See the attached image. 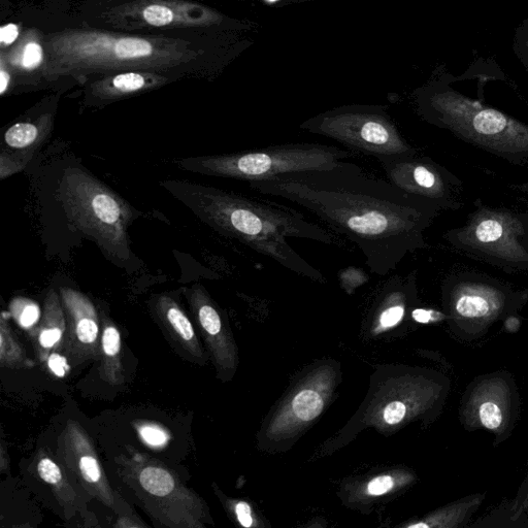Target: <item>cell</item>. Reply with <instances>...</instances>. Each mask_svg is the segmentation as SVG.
<instances>
[{
  "instance_id": "obj_1",
  "label": "cell",
  "mask_w": 528,
  "mask_h": 528,
  "mask_svg": "<svg viewBox=\"0 0 528 528\" xmlns=\"http://www.w3.org/2000/svg\"><path fill=\"white\" fill-rule=\"evenodd\" d=\"M251 189L303 207L354 243L373 274L384 277L427 248L425 230L439 206L342 161L323 171L250 182Z\"/></svg>"
},
{
  "instance_id": "obj_2",
  "label": "cell",
  "mask_w": 528,
  "mask_h": 528,
  "mask_svg": "<svg viewBox=\"0 0 528 528\" xmlns=\"http://www.w3.org/2000/svg\"><path fill=\"white\" fill-rule=\"evenodd\" d=\"M160 185L221 236L241 242L292 273L325 282L321 272L286 241L287 238H297L336 244L328 231L307 220L302 213L209 185L176 180L164 181Z\"/></svg>"
},
{
  "instance_id": "obj_3",
  "label": "cell",
  "mask_w": 528,
  "mask_h": 528,
  "mask_svg": "<svg viewBox=\"0 0 528 528\" xmlns=\"http://www.w3.org/2000/svg\"><path fill=\"white\" fill-rule=\"evenodd\" d=\"M66 216L106 256L124 267L132 260L128 228L141 213L86 169L64 172L58 188Z\"/></svg>"
},
{
  "instance_id": "obj_4",
  "label": "cell",
  "mask_w": 528,
  "mask_h": 528,
  "mask_svg": "<svg viewBox=\"0 0 528 528\" xmlns=\"http://www.w3.org/2000/svg\"><path fill=\"white\" fill-rule=\"evenodd\" d=\"M353 154L338 147L296 143L248 151L189 157L175 161L178 168L209 177L256 182L337 167Z\"/></svg>"
},
{
  "instance_id": "obj_5",
  "label": "cell",
  "mask_w": 528,
  "mask_h": 528,
  "mask_svg": "<svg viewBox=\"0 0 528 528\" xmlns=\"http://www.w3.org/2000/svg\"><path fill=\"white\" fill-rule=\"evenodd\" d=\"M119 476L147 514L161 526L200 528L207 521L204 501L161 461L144 454L119 456Z\"/></svg>"
},
{
  "instance_id": "obj_6",
  "label": "cell",
  "mask_w": 528,
  "mask_h": 528,
  "mask_svg": "<svg viewBox=\"0 0 528 528\" xmlns=\"http://www.w3.org/2000/svg\"><path fill=\"white\" fill-rule=\"evenodd\" d=\"M427 120L513 162L528 159V126L464 96L441 99Z\"/></svg>"
},
{
  "instance_id": "obj_7",
  "label": "cell",
  "mask_w": 528,
  "mask_h": 528,
  "mask_svg": "<svg viewBox=\"0 0 528 528\" xmlns=\"http://www.w3.org/2000/svg\"><path fill=\"white\" fill-rule=\"evenodd\" d=\"M456 248L503 268L528 270V212L477 210L445 237Z\"/></svg>"
},
{
  "instance_id": "obj_8",
  "label": "cell",
  "mask_w": 528,
  "mask_h": 528,
  "mask_svg": "<svg viewBox=\"0 0 528 528\" xmlns=\"http://www.w3.org/2000/svg\"><path fill=\"white\" fill-rule=\"evenodd\" d=\"M302 128L377 160L417 154L393 122L379 112L329 113L307 121Z\"/></svg>"
},
{
  "instance_id": "obj_9",
  "label": "cell",
  "mask_w": 528,
  "mask_h": 528,
  "mask_svg": "<svg viewBox=\"0 0 528 528\" xmlns=\"http://www.w3.org/2000/svg\"><path fill=\"white\" fill-rule=\"evenodd\" d=\"M388 181L403 191L423 198L442 210L459 208L454 193L457 180L427 157L404 156L378 159Z\"/></svg>"
},
{
  "instance_id": "obj_10",
  "label": "cell",
  "mask_w": 528,
  "mask_h": 528,
  "mask_svg": "<svg viewBox=\"0 0 528 528\" xmlns=\"http://www.w3.org/2000/svg\"><path fill=\"white\" fill-rule=\"evenodd\" d=\"M61 467L73 476L91 498L114 509L116 493L103 469L92 439L81 424L70 419L58 440Z\"/></svg>"
},
{
  "instance_id": "obj_11",
  "label": "cell",
  "mask_w": 528,
  "mask_h": 528,
  "mask_svg": "<svg viewBox=\"0 0 528 528\" xmlns=\"http://www.w3.org/2000/svg\"><path fill=\"white\" fill-rule=\"evenodd\" d=\"M59 294L68 323L63 353L76 365L98 359L102 330L95 306L88 296L73 288L61 287Z\"/></svg>"
},
{
  "instance_id": "obj_12",
  "label": "cell",
  "mask_w": 528,
  "mask_h": 528,
  "mask_svg": "<svg viewBox=\"0 0 528 528\" xmlns=\"http://www.w3.org/2000/svg\"><path fill=\"white\" fill-rule=\"evenodd\" d=\"M53 124V116L45 114L18 121L6 130L0 146V179L6 180L25 170L50 138Z\"/></svg>"
},
{
  "instance_id": "obj_13",
  "label": "cell",
  "mask_w": 528,
  "mask_h": 528,
  "mask_svg": "<svg viewBox=\"0 0 528 528\" xmlns=\"http://www.w3.org/2000/svg\"><path fill=\"white\" fill-rule=\"evenodd\" d=\"M150 309L165 336L191 361H202L204 350L194 326L178 302L169 294H158L150 302Z\"/></svg>"
},
{
  "instance_id": "obj_14",
  "label": "cell",
  "mask_w": 528,
  "mask_h": 528,
  "mask_svg": "<svg viewBox=\"0 0 528 528\" xmlns=\"http://www.w3.org/2000/svg\"><path fill=\"white\" fill-rule=\"evenodd\" d=\"M185 296L198 327L220 366H227L229 348L224 339L223 321L208 291L202 284L185 289Z\"/></svg>"
},
{
  "instance_id": "obj_15",
  "label": "cell",
  "mask_w": 528,
  "mask_h": 528,
  "mask_svg": "<svg viewBox=\"0 0 528 528\" xmlns=\"http://www.w3.org/2000/svg\"><path fill=\"white\" fill-rule=\"evenodd\" d=\"M89 38L91 39L90 36ZM83 39L87 41L85 38ZM91 40L101 46L99 50L71 45L69 50L72 51L70 52L75 53L76 57H82L80 58L81 60L92 62L105 60L110 62L141 61L153 57L155 52L153 45L149 41L140 38L99 39V37H96Z\"/></svg>"
},
{
  "instance_id": "obj_16",
  "label": "cell",
  "mask_w": 528,
  "mask_h": 528,
  "mask_svg": "<svg viewBox=\"0 0 528 528\" xmlns=\"http://www.w3.org/2000/svg\"><path fill=\"white\" fill-rule=\"evenodd\" d=\"M66 327V316L60 294L50 290L46 296L43 314L38 326L30 334L42 363L55 350H62Z\"/></svg>"
},
{
  "instance_id": "obj_17",
  "label": "cell",
  "mask_w": 528,
  "mask_h": 528,
  "mask_svg": "<svg viewBox=\"0 0 528 528\" xmlns=\"http://www.w3.org/2000/svg\"><path fill=\"white\" fill-rule=\"evenodd\" d=\"M504 297L497 286L465 280L455 286L454 309L464 318H485L502 308Z\"/></svg>"
},
{
  "instance_id": "obj_18",
  "label": "cell",
  "mask_w": 528,
  "mask_h": 528,
  "mask_svg": "<svg viewBox=\"0 0 528 528\" xmlns=\"http://www.w3.org/2000/svg\"><path fill=\"white\" fill-rule=\"evenodd\" d=\"M101 368L99 374L111 386L124 382L121 358V336L118 327L106 314L102 315Z\"/></svg>"
},
{
  "instance_id": "obj_19",
  "label": "cell",
  "mask_w": 528,
  "mask_h": 528,
  "mask_svg": "<svg viewBox=\"0 0 528 528\" xmlns=\"http://www.w3.org/2000/svg\"><path fill=\"white\" fill-rule=\"evenodd\" d=\"M62 469L61 465L59 466L51 457L44 453L39 455L37 472L51 487L57 501L66 510L75 506L77 494Z\"/></svg>"
},
{
  "instance_id": "obj_20",
  "label": "cell",
  "mask_w": 528,
  "mask_h": 528,
  "mask_svg": "<svg viewBox=\"0 0 528 528\" xmlns=\"http://www.w3.org/2000/svg\"><path fill=\"white\" fill-rule=\"evenodd\" d=\"M0 363H2L3 368L7 369H21L31 366L26 351L13 334L5 313L0 320Z\"/></svg>"
},
{
  "instance_id": "obj_21",
  "label": "cell",
  "mask_w": 528,
  "mask_h": 528,
  "mask_svg": "<svg viewBox=\"0 0 528 528\" xmlns=\"http://www.w3.org/2000/svg\"><path fill=\"white\" fill-rule=\"evenodd\" d=\"M42 314L40 306L26 297H16L10 304V315L28 333L38 326Z\"/></svg>"
},
{
  "instance_id": "obj_22",
  "label": "cell",
  "mask_w": 528,
  "mask_h": 528,
  "mask_svg": "<svg viewBox=\"0 0 528 528\" xmlns=\"http://www.w3.org/2000/svg\"><path fill=\"white\" fill-rule=\"evenodd\" d=\"M149 86L146 78L138 73H127L116 76L109 86L99 90L106 97L128 95L144 90Z\"/></svg>"
},
{
  "instance_id": "obj_23",
  "label": "cell",
  "mask_w": 528,
  "mask_h": 528,
  "mask_svg": "<svg viewBox=\"0 0 528 528\" xmlns=\"http://www.w3.org/2000/svg\"><path fill=\"white\" fill-rule=\"evenodd\" d=\"M324 407L321 395L314 390L305 389L295 396L292 409L297 418L312 421L317 418Z\"/></svg>"
},
{
  "instance_id": "obj_24",
  "label": "cell",
  "mask_w": 528,
  "mask_h": 528,
  "mask_svg": "<svg viewBox=\"0 0 528 528\" xmlns=\"http://www.w3.org/2000/svg\"><path fill=\"white\" fill-rule=\"evenodd\" d=\"M136 428L141 440L152 448H161L169 443L171 435L159 424L153 422H139Z\"/></svg>"
},
{
  "instance_id": "obj_25",
  "label": "cell",
  "mask_w": 528,
  "mask_h": 528,
  "mask_svg": "<svg viewBox=\"0 0 528 528\" xmlns=\"http://www.w3.org/2000/svg\"><path fill=\"white\" fill-rule=\"evenodd\" d=\"M479 417L482 425L491 431L499 429L503 423V412L498 403L484 402L479 408Z\"/></svg>"
},
{
  "instance_id": "obj_26",
  "label": "cell",
  "mask_w": 528,
  "mask_h": 528,
  "mask_svg": "<svg viewBox=\"0 0 528 528\" xmlns=\"http://www.w3.org/2000/svg\"><path fill=\"white\" fill-rule=\"evenodd\" d=\"M143 18L149 25L162 27L173 23L175 14L169 7L155 4L145 8Z\"/></svg>"
},
{
  "instance_id": "obj_27",
  "label": "cell",
  "mask_w": 528,
  "mask_h": 528,
  "mask_svg": "<svg viewBox=\"0 0 528 528\" xmlns=\"http://www.w3.org/2000/svg\"><path fill=\"white\" fill-rule=\"evenodd\" d=\"M46 363L50 373L57 378H64L71 370L69 358L57 352H52Z\"/></svg>"
},
{
  "instance_id": "obj_28",
  "label": "cell",
  "mask_w": 528,
  "mask_h": 528,
  "mask_svg": "<svg viewBox=\"0 0 528 528\" xmlns=\"http://www.w3.org/2000/svg\"><path fill=\"white\" fill-rule=\"evenodd\" d=\"M43 61V48L37 43H29L25 46L22 64L26 70L37 69Z\"/></svg>"
},
{
  "instance_id": "obj_29",
  "label": "cell",
  "mask_w": 528,
  "mask_h": 528,
  "mask_svg": "<svg viewBox=\"0 0 528 528\" xmlns=\"http://www.w3.org/2000/svg\"><path fill=\"white\" fill-rule=\"evenodd\" d=\"M407 409L403 403L394 402L389 404L384 410V419L388 424H398L406 416Z\"/></svg>"
},
{
  "instance_id": "obj_30",
  "label": "cell",
  "mask_w": 528,
  "mask_h": 528,
  "mask_svg": "<svg viewBox=\"0 0 528 528\" xmlns=\"http://www.w3.org/2000/svg\"><path fill=\"white\" fill-rule=\"evenodd\" d=\"M393 479L389 476H382L373 479L368 485V492L371 495H382L393 487Z\"/></svg>"
},
{
  "instance_id": "obj_31",
  "label": "cell",
  "mask_w": 528,
  "mask_h": 528,
  "mask_svg": "<svg viewBox=\"0 0 528 528\" xmlns=\"http://www.w3.org/2000/svg\"><path fill=\"white\" fill-rule=\"evenodd\" d=\"M19 37V30L15 24H7L0 29V42L4 46L12 45Z\"/></svg>"
},
{
  "instance_id": "obj_32",
  "label": "cell",
  "mask_w": 528,
  "mask_h": 528,
  "mask_svg": "<svg viewBox=\"0 0 528 528\" xmlns=\"http://www.w3.org/2000/svg\"><path fill=\"white\" fill-rule=\"evenodd\" d=\"M236 514L239 522L244 527H250L253 524V518L251 517V508L247 503L241 502L236 506Z\"/></svg>"
},
{
  "instance_id": "obj_33",
  "label": "cell",
  "mask_w": 528,
  "mask_h": 528,
  "mask_svg": "<svg viewBox=\"0 0 528 528\" xmlns=\"http://www.w3.org/2000/svg\"><path fill=\"white\" fill-rule=\"evenodd\" d=\"M414 320L419 323H429L432 321H437L443 318V315L439 312L432 310L417 309L412 314Z\"/></svg>"
},
{
  "instance_id": "obj_34",
  "label": "cell",
  "mask_w": 528,
  "mask_h": 528,
  "mask_svg": "<svg viewBox=\"0 0 528 528\" xmlns=\"http://www.w3.org/2000/svg\"><path fill=\"white\" fill-rule=\"evenodd\" d=\"M10 80V75L5 70H2L0 72V94L4 95L6 93L10 85Z\"/></svg>"
},
{
  "instance_id": "obj_35",
  "label": "cell",
  "mask_w": 528,
  "mask_h": 528,
  "mask_svg": "<svg viewBox=\"0 0 528 528\" xmlns=\"http://www.w3.org/2000/svg\"><path fill=\"white\" fill-rule=\"evenodd\" d=\"M6 447H5V444L3 443L2 444V451H0V456H2V459H0V462H2V471L3 472H6V470L8 469V467L6 466V464H8V460L6 459Z\"/></svg>"
},
{
  "instance_id": "obj_36",
  "label": "cell",
  "mask_w": 528,
  "mask_h": 528,
  "mask_svg": "<svg viewBox=\"0 0 528 528\" xmlns=\"http://www.w3.org/2000/svg\"><path fill=\"white\" fill-rule=\"evenodd\" d=\"M269 2L274 3L277 2V0H269Z\"/></svg>"
}]
</instances>
